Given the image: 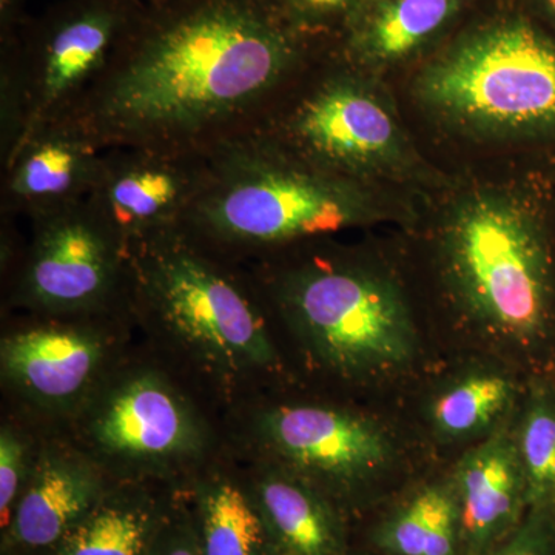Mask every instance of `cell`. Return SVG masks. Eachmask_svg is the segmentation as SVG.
<instances>
[{
	"mask_svg": "<svg viewBox=\"0 0 555 555\" xmlns=\"http://www.w3.org/2000/svg\"><path fill=\"white\" fill-rule=\"evenodd\" d=\"M335 46L292 24L272 0L145 7L112 67L68 119L101 150L211 155L261 130Z\"/></svg>",
	"mask_w": 555,
	"mask_h": 555,
	"instance_id": "cell-1",
	"label": "cell"
},
{
	"mask_svg": "<svg viewBox=\"0 0 555 555\" xmlns=\"http://www.w3.org/2000/svg\"><path fill=\"white\" fill-rule=\"evenodd\" d=\"M375 215L364 182L320 169L257 131L208 156L206 181L178 230L241 264Z\"/></svg>",
	"mask_w": 555,
	"mask_h": 555,
	"instance_id": "cell-2",
	"label": "cell"
},
{
	"mask_svg": "<svg viewBox=\"0 0 555 555\" xmlns=\"http://www.w3.org/2000/svg\"><path fill=\"white\" fill-rule=\"evenodd\" d=\"M129 250L130 312L150 331L229 383L275 364L264 301L241 264L181 230Z\"/></svg>",
	"mask_w": 555,
	"mask_h": 555,
	"instance_id": "cell-3",
	"label": "cell"
},
{
	"mask_svg": "<svg viewBox=\"0 0 555 555\" xmlns=\"http://www.w3.org/2000/svg\"><path fill=\"white\" fill-rule=\"evenodd\" d=\"M416 94L452 126L474 133L555 129V39L521 3L476 14L437 50Z\"/></svg>",
	"mask_w": 555,
	"mask_h": 555,
	"instance_id": "cell-4",
	"label": "cell"
},
{
	"mask_svg": "<svg viewBox=\"0 0 555 555\" xmlns=\"http://www.w3.org/2000/svg\"><path fill=\"white\" fill-rule=\"evenodd\" d=\"M441 254L449 284L469 315L521 345L555 324V257L542 207L521 192L480 189L448 215Z\"/></svg>",
	"mask_w": 555,
	"mask_h": 555,
	"instance_id": "cell-5",
	"label": "cell"
},
{
	"mask_svg": "<svg viewBox=\"0 0 555 555\" xmlns=\"http://www.w3.org/2000/svg\"><path fill=\"white\" fill-rule=\"evenodd\" d=\"M321 364L345 377L404 366L415 352V327L393 284L332 251L315 250L251 276Z\"/></svg>",
	"mask_w": 555,
	"mask_h": 555,
	"instance_id": "cell-6",
	"label": "cell"
},
{
	"mask_svg": "<svg viewBox=\"0 0 555 555\" xmlns=\"http://www.w3.org/2000/svg\"><path fill=\"white\" fill-rule=\"evenodd\" d=\"M144 9L141 0H62L0 42L2 164L33 130L73 118Z\"/></svg>",
	"mask_w": 555,
	"mask_h": 555,
	"instance_id": "cell-7",
	"label": "cell"
},
{
	"mask_svg": "<svg viewBox=\"0 0 555 555\" xmlns=\"http://www.w3.org/2000/svg\"><path fill=\"white\" fill-rule=\"evenodd\" d=\"M367 73L350 65L337 46L287 91L259 133L299 158L339 177L364 179L408 158L396 118Z\"/></svg>",
	"mask_w": 555,
	"mask_h": 555,
	"instance_id": "cell-8",
	"label": "cell"
},
{
	"mask_svg": "<svg viewBox=\"0 0 555 555\" xmlns=\"http://www.w3.org/2000/svg\"><path fill=\"white\" fill-rule=\"evenodd\" d=\"M30 219L13 305L53 318L130 312L129 246L89 198Z\"/></svg>",
	"mask_w": 555,
	"mask_h": 555,
	"instance_id": "cell-9",
	"label": "cell"
},
{
	"mask_svg": "<svg viewBox=\"0 0 555 555\" xmlns=\"http://www.w3.org/2000/svg\"><path fill=\"white\" fill-rule=\"evenodd\" d=\"M94 454L122 469H171L203 454L207 434L188 400L155 371L126 375L102 390L83 420Z\"/></svg>",
	"mask_w": 555,
	"mask_h": 555,
	"instance_id": "cell-10",
	"label": "cell"
},
{
	"mask_svg": "<svg viewBox=\"0 0 555 555\" xmlns=\"http://www.w3.org/2000/svg\"><path fill=\"white\" fill-rule=\"evenodd\" d=\"M208 156L104 150L89 201L131 247L181 228L207 178Z\"/></svg>",
	"mask_w": 555,
	"mask_h": 555,
	"instance_id": "cell-11",
	"label": "cell"
},
{
	"mask_svg": "<svg viewBox=\"0 0 555 555\" xmlns=\"http://www.w3.org/2000/svg\"><path fill=\"white\" fill-rule=\"evenodd\" d=\"M266 447L295 476L309 481L341 509V500L390 454L389 441L363 416L323 406H281L259 420Z\"/></svg>",
	"mask_w": 555,
	"mask_h": 555,
	"instance_id": "cell-12",
	"label": "cell"
},
{
	"mask_svg": "<svg viewBox=\"0 0 555 555\" xmlns=\"http://www.w3.org/2000/svg\"><path fill=\"white\" fill-rule=\"evenodd\" d=\"M102 153L75 119L33 130L2 164V215L35 218L89 198Z\"/></svg>",
	"mask_w": 555,
	"mask_h": 555,
	"instance_id": "cell-13",
	"label": "cell"
},
{
	"mask_svg": "<svg viewBox=\"0 0 555 555\" xmlns=\"http://www.w3.org/2000/svg\"><path fill=\"white\" fill-rule=\"evenodd\" d=\"M483 0H364L337 42L364 73L396 67L440 50Z\"/></svg>",
	"mask_w": 555,
	"mask_h": 555,
	"instance_id": "cell-14",
	"label": "cell"
},
{
	"mask_svg": "<svg viewBox=\"0 0 555 555\" xmlns=\"http://www.w3.org/2000/svg\"><path fill=\"white\" fill-rule=\"evenodd\" d=\"M107 339L90 324H42L3 338L2 374L42 406H69L93 386Z\"/></svg>",
	"mask_w": 555,
	"mask_h": 555,
	"instance_id": "cell-15",
	"label": "cell"
},
{
	"mask_svg": "<svg viewBox=\"0 0 555 555\" xmlns=\"http://www.w3.org/2000/svg\"><path fill=\"white\" fill-rule=\"evenodd\" d=\"M109 485L93 459L73 452L40 456L2 531L0 554H46L93 509Z\"/></svg>",
	"mask_w": 555,
	"mask_h": 555,
	"instance_id": "cell-16",
	"label": "cell"
},
{
	"mask_svg": "<svg viewBox=\"0 0 555 555\" xmlns=\"http://www.w3.org/2000/svg\"><path fill=\"white\" fill-rule=\"evenodd\" d=\"M463 555H488L524 524L529 505L516 434L500 430L463 456L452 480Z\"/></svg>",
	"mask_w": 555,
	"mask_h": 555,
	"instance_id": "cell-17",
	"label": "cell"
},
{
	"mask_svg": "<svg viewBox=\"0 0 555 555\" xmlns=\"http://www.w3.org/2000/svg\"><path fill=\"white\" fill-rule=\"evenodd\" d=\"M276 555H349L345 509L292 473H262L250 485Z\"/></svg>",
	"mask_w": 555,
	"mask_h": 555,
	"instance_id": "cell-18",
	"label": "cell"
},
{
	"mask_svg": "<svg viewBox=\"0 0 555 555\" xmlns=\"http://www.w3.org/2000/svg\"><path fill=\"white\" fill-rule=\"evenodd\" d=\"M175 494L139 481L112 483L100 502L42 555H150Z\"/></svg>",
	"mask_w": 555,
	"mask_h": 555,
	"instance_id": "cell-19",
	"label": "cell"
},
{
	"mask_svg": "<svg viewBox=\"0 0 555 555\" xmlns=\"http://www.w3.org/2000/svg\"><path fill=\"white\" fill-rule=\"evenodd\" d=\"M188 499L201 555H276L248 486L224 474L201 477Z\"/></svg>",
	"mask_w": 555,
	"mask_h": 555,
	"instance_id": "cell-20",
	"label": "cell"
},
{
	"mask_svg": "<svg viewBox=\"0 0 555 555\" xmlns=\"http://www.w3.org/2000/svg\"><path fill=\"white\" fill-rule=\"evenodd\" d=\"M372 542L385 555H463L452 483L425 486L408 496L379 521Z\"/></svg>",
	"mask_w": 555,
	"mask_h": 555,
	"instance_id": "cell-21",
	"label": "cell"
},
{
	"mask_svg": "<svg viewBox=\"0 0 555 555\" xmlns=\"http://www.w3.org/2000/svg\"><path fill=\"white\" fill-rule=\"evenodd\" d=\"M529 511H555V385L537 378L516 430Z\"/></svg>",
	"mask_w": 555,
	"mask_h": 555,
	"instance_id": "cell-22",
	"label": "cell"
},
{
	"mask_svg": "<svg viewBox=\"0 0 555 555\" xmlns=\"http://www.w3.org/2000/svg\"><path fill=\"white\" fill-rule=\"evenodd\" d=\"M513 396V383L502 375H470L434 401V426L449 438L474 436L506 411Z\"/></svg>",
	"mask_w": 555,
	"mask_h": 555,
	"instance_id": "cell-23",
	"label": "cell"
},
{
	"mask_svg": "<svg viewBox=\"0 0 555 555\" xmlns=\"http://www.w3.org/2000/svg\"><path fill=\"white\" fill-rule=\"evenodd\" d=\"M292 24L337 43L364 0H272Z\"/></svg>",
	"mask_w": 555,
	"mask_h": 555,
	"instance_id": "cell-24",
	"label": "cell"
},
{
	"mask_svg": "<svg viewBox=\"0 0 555 555\" xmlns=\"http://www.w3.org/2000/svg\"><path fill=\"white\" fill-rule=\"evenodd\" d=\"M30 456L24 438L11 426L0 434V528L9 526L22 492L31 476Z\"/></svg>",
	"mask_w": 555,
	"mask_h": 555,
	"instance_id": "cell-25",
	"label": "cell"
},
{
	"mask_svg": "<svg viewBox=\"0 0 555 555\" xmlns=\"http://www.w3.org/2000/svg\"><path fill=\"white\" fill-rule=\"evenodd\" d=\"M150 555H201L198 531L188 494H175L159 534L153 543Z\"/></svg>",
	"mask_w": 555,
	"mask_h": 555,
	"instance_id": "cell-26",
	"label": "cell"
},
{
	"mask_svg": "<svg viewBox=\"0 0 555 555\" xmlns=\"http://www.w3.org/2000/svg\"><path fill=\"white\" fill-rule=\"evenodd\" d=\"M488 555H555V511H529L520 528Z\"/></svg>",
	"mask_w": 555,
	"mask_h": 555,
	"instance_id": "cell-27",
	"label": "cell"
},
{
	"mask_svg": "<svg viewBox=\"0 0 555 555\" xmlns=\"http://www.w3.org/2000/svg\"><path fill=\"white\" fill-rule=\"evenodd\" d=\"M25 2L27 0H0V42L16 36L25 22L30 20L25 13Z\"/></svg>",
	"mask_w": 555,
	"mask_h": 555,
	"instance_id": "cell-28",
	"label": "cell"
},
{
	"mask_svg": "<svg viewBox=\"0 0 555 555\" xmlns=\"http://www.w3.org/2000/svg\"><path fill=\"white\" fill-rule=\"evenodd\" d=\"M531 7L529 11H535L537 16L540 14L555 25V0H531Z\"/></svg>",
	"mask_w": 555,
	"mask_h": 555,
	"instance_id": "cell-29",
	"label": "cell"
},
{
	"mask_svg": "<svg viewBox=\"0 0 555 555\" xmlns=\"http://www.w3.org/2000/svg\"><path fill=\"white\" fill-rule=\"evenodd\" d=\"M145 7H152V9H156V7L170 5V3L178 2V0H141Z\"/></svg>",
	"mask_w": 555,
	"mask_h": 555,
	"instance_id": "cell-30",
	"label": "cell"
},
{
	"mask_svg": "<svg viewBox=\"0 0 555 555\" xmlns=\"http://www.w3.org/2000/svg\"><path fill=\"white\" fill-rule=\"evenodd\" d=\"M350 555V554H349Z\"/></svg>",
	"mask_w": 555,
	"mask_h": 555,
	"instance_id": "cell-31",
	"label": "cell"
}]
</instances>
